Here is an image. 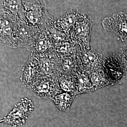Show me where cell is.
<instances>
[{
	"label": "cell",
	"mask_w": 127,
	"mask_h": 127,
	"mask_svg": "<svg viewBox=\"0 0 127 127\" xmlns=\"http://www.w3.org/2000/svg\"><path fill=\"white\" fill-rule=\"evenodd\" d=\"M23 4L24 21L28 25L42 30L55 21L48 12L44 0H23Z\"/></svg>",
	"instance_id": "obj_1"
},
{
	"label": "cell",
	"mask_w": 127,
	"mask_h": 127,
	"mask_svg": "<svg viewBox=\"0 0 127 127\" xmlns=\"http://www.w3.org/2000/svg\"><path fill=\"white\" fill-rule=\"evenodd\" d=\"M126 66L127 60L120 52L104 57V67L113 84L122 82L127 79V69L118 68Z\"/></svg>",
	"instance_id": "obj_2"
},
{
	"label": "cell",
	"mask_w": 127,
	"mask_h": 127,
	"mask_svg": "<svg viewBox=\"0 0 127 127\" xmlns=\"http://www.w3.org/2000/svg\"><path fill=\"white\" fill-rule=\"evenodd\" d=\"M34 108L32 100L27 98H23L21 101L16 104L12 110L6 116L0 120V123L10 125L11 127L22 126Z\"/></svg>",
	"instance_id": "obj_3"
},
{
	"label": "cell",
	"mask_w": 127,
	"mask_h": 127,
	"mask_svg": "<svg viewBox=\"0 0 127 127\" xmlns=\"http://www.w3.org/2000/svg\"><path fill=\"white\" fill-rule=\"evenodd\" d=\"M92 21L86 15H82L70 33V38L81 50L91 48Z\"/></svg>",
	"instance_id": "obj_4"
},
{
	"label": "cell",
	"mask_w": 127,
	"mask_h": 127,
	"mask_svg": "<svg viewBox=\"0 0 127 127\" xmlns=\"http://www.w3.org/2000/svg\"><path fill=\"white\" fill-rule=\"evenodd\" d=\"M18 21L11 15L0 10V41L11 48H18L16 32Z\"/></svg>",
	"instance_id": "obj_5"
},
{
	"label": "cell",
	"mask_w": 127,
	"mask_h": 127,
	"mask_svg": "<svg viewBox=\"0 0 127 127\" xmlns=\"http://www.w3.org/2000/svg\"><path fill=\"white\" fill-rule=\"evenodd\" d=\"M29 90L39 98L51 100L57 94L62 92L57 79L46 76L41 78Z\"/></svg>",
	"instance_id": "obj_6"
},
{
	"label": "cell",
	"mask_w": 127,
	"mask_h": 127,
	"mask_svg": "<svg viewBox=\"0 0 127 127\" xmlns=\"http://www.w3.org/2000/svg\"><path fill=\"white\" fill-rule=\"evenodd\" d=\"M42 76L38 58L31 53L22 70L20 81L26 88L30 89Z\"/></svg>",
	"instance_id": "obj_7"
},
{
	"label": "cell",
	"mask_w": 127,
	"mask_h": 127,
	"mask_svg": "<svg viewBox=\"0 0 127 127\" xmlns=\"http://www.w3.org/2000/svg\"><path fill=\"white\" fill-rule=\"evenodd\" d=\"M102 25L105 30L114 32L120 40L127 41V15L123 12L114 14L104 18Z\"/></svg>",
	"instance_id": "obj_8"
},
{
	"label": "cell",
	"mask_w": 127,
	"mask_h": 127,
	"mask_svg": "<svg viewBox=\"0 0 127 127\" xmlns=\"http://www.w3.org/2000/svg\"><path fill=\"white\" fill-rule=\"evenodd\" d=\"M105 56L92 48L81 50L82 69L88 74L104 68Z\"/></svg>",
	"instance_id": "obj_9"
},
{
	"label": "cell",
	"mask_w": 127,
	"mask_h": 127,
	"mask_svg": "<svg viewBox=\"0 0 127 127\" xmlns=\"http://www.w3.org/2000/svg\"><path fill=\"white\" fill-rule=\"evenodd\" d=\"M37 57L43 76L57 79L61 75L60 55L58 53L54 50L47 54Z\"/></svg>",
	"instance_id": "obj_10"
},
{
	"label": "cell",
	"mask_w": 127,
	"mask_h": 127,
	"mask_svg": "<svg viewBox=\"0 0 127 127\" xmlns=\"http://www.w3.org/2000/svg\"><path fill=\"white\" fill-rule=\"evenodd\" d=\"M40 31L37 28L28 25L24 21H18L16 36L18 47H25L31 52L34 39Z\"/></svg>",
	"instance_id": "obj_11"
},
{
	"label": "cell",
	"mask_w": 127,
	"mask_h": 127,
	"mask_svg": "<svg viewBox=\"0 0 127 127\" xmlns=\"http://www.w3.org/2000/svg\"><path fill=\"white\" fill-rule=\"evenodd\" d=\"M55 44L45 30H41L35 37L31 53L37 56L47 54L54 51Z\"/></svg>",
	"instance_id": "obj_12"
},
{
	"label": "cell",
	"mask_w": 127,
	"mask_h": 127,
	"mask_svg": "<svg viewBox=\"0 0 127 127\" xmlns=\"http://www.w3.org/2000/svg\"><path fill=\"white\" fill-rule=\"evenodd\" d=\"M60 55L61 74L75 76L77 72L82 68L80 54Z\"/></svg>",
	"instance_id": "obj_13"
},
{
	"label": "cell",
	"mask_w": 127,
	"mask_h": 127,
	"mask_svg": "<svg viewBox=\"0 0 127 127\" xmlns=\"http://www.w3.org/2000/svg\"><path fill=\"white\" fill-rule=\"evenodd\" d=\"M81 17L77 11L71 10L56 21L55 26L58 29L70 36L72 30Z\"/></svg>",
	"instance_id": "obj_14"
},
{
	"label": "cell",
	"mask_w": 127,
	"mask_h": 127,
	"mask_svg": "<svg viewBox=\"0 0 127 127\" xmlns=\"http://www.w3.org/2000/svg\"><path fill=\"white\" fill-rule=\"evenodd\" d=\"M23 0H0V10L9 14L18 21H24Z\"/></svg>",
	"instance_id": "obj_15"
},
{
	"label": "cell",
	"mask_w": 127,
	"mask_h": 127,
	"mask_svg": "<svg viewBox=\"0 0 127 127\" xmlns=\"http://www.w3.org/2000/svg\"><path fill=\"white\" fill-rule=\"evenodd\" d=\"M76 95L95 91L89 74L81 68L76 74Z\"/></svg>",
	"instance_id": "obj_16"
},
{
	"label": "cell",
	"mask_w": 127,
	"mask_h": 127,
	"mask_svg": "<svg viewBox=\"0 0 127 127\" xmlns=\"http://www.w3.org/2000/svg\"><path fill=\"white\" fill-rule=\"evenodd\" d=\"M95 91L113 84L108 76L105 67L88 74Z\"/></svg>",
	"instance_id": "obj_17"
},
{
	"label": "cell",
	"mask_w": 127,
	"mask_h": 127,
	"mask_svg": "<svg viewBox=\"0 0 127 127\" xmlns=\"http://www.w3.org/2000/svg\"><path fill=\"white\" fill-rule=\"evenodd\" d=\"M76 95L72 93L62 91L52 99L57 108L62 112L69 110Z\"/></svg>",
	"instance_id": "obj_18"
},
{
	"label": "cell",
	"mask_w": 127,
	"mask_h": 127,
	"mask_svg": "<svg viewBox=\"0 0 127 127\" xmlns=\"http://www.w3.org/2000/svg\"><path fill=\"white\" fill-rule=\"evenodd\" d=\"M59 87L64 92L76 95V75L70 76L61 74L57 78Z\"/></svg>",
	"instance_id": "obj_19"
},
{
	"label": "cell",
	"mask_w": 127,
	"mask_h": 127,
	"mask_svg": "<svg viewBox=\"0 0 127 127\" xmlns=\"http://www.w3.org/2000/svg\"><path fill=\"white\" fill-rule=\"evenodd\" d=\"M56 20L48 24L44 30L54 43L55 46L64 41L70 39V36L58 29L55 26Z\"/></svg>",
	"instance_id": "obj_20"
},
{
	"label": "cell",
	"mask_w": 127,
	"mask_h": 127,
	"mask_svg": "<svg viewBox=\"0 0 127 127\" xmlns=\"http://www.w3.org/2000/svg\"><path fill=\"white\" fill-rule=\"evenodd\" d=\"M119 52L123 55L127 61V41L125 42V44L121 49Z\"/></svg>",
	"instance_id": "obj_21"
}]
</instances>
